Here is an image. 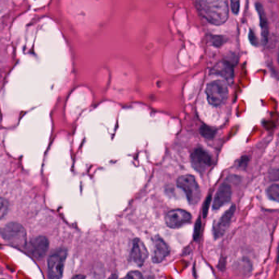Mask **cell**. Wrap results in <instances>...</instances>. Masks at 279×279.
Segmentation results:
<instances>
[{
  "instance_id": "4fadbf2b",
  "label": "cell",
  "mask_w": 279,
  "mask_h": 279,
  "mask_svg": "<svg viewBox=\"0 0 279 279\" xmlns=\"http://www.w3.org/2000/svg\"><path fill=\"white\" fill-rule=\"evenodd\" d=\"M212 73L216 76H221L228 81H233L234 71H233V64L227 60L219 61L212 69Z\"/></svg>"
},
{
  "instance_id": "7a4b0ae2",
  "label": "cell",
  "mask_w": 279,
  "mask_h": 279,
  "mask_svg": "<svg viewBox=\"0 0 279 279\" xmlns=\"http://www.w3.org/2000/svg\"><path fill=\"white\" fill-rule=\"evenodd\" d=\"M1 235L5 242L14 247L23 248L27 245V233L19 223H7L2 228Z\"/></svg>"
},
{
  "instance_id": "7402d4cb",
  "label": "cell",
  "mask_w": 279,
  "mask_h": 279,
  "mask_svg": "<svg viewBox=\"0 0 279 279\" xmlns=\"http://www.w3.org/2000/svg\"><path fill=\"white\" fill-rule=\"evenodd\" d=\"M126 278H130V279H142V275L141 273L138 272V271H132L130 272L126 275Z\"/></svg>"
},
{
  "instance_id": "6da1fadb",
  "label": "cell",
  "mask_w": 279,
  "mask_h": 279,
  "mask_svg": "<svg viewBox=\"0 0 279 279\" xmlns=\"http://www.w3.org/2000/svg\"><path fill=\"white\" fill-rule=\"evenodd\" d=\"M197 7L201 16L211 24L221 26L228 20L227 0H197Z\"/></svg>"
},
{
  "instance_id": "30bf717a",
  "label": "cell",
  "mask_w": 279,
  "mask_h": 279,
  "mask_svg": "<svg viewBox=\"0 0 279 279\" xmlns=\"http://www.w3.org/2000/svg\"><path fill=\"white\" fill-rule=\"evenodd\" d=\"M147 256L148 251L142 241L140 239H135L133 241V247L130 254L133 262L141 267L147 260Z\"/></svg>"
},
{
  "instance_id": "2e32d148",
  "label": "cell",
  "mask_w": 279,
  "mask_h": 279,
  "mask_svg": "<svg viewBox=\"0 0 279 279\" xmlns=\"http://www.w3.org/2000/svg\"><path fill=\"white\" fill-rule=\"evenodd\" d=\"M266 193L269 198L279 202V184H272L268 188Z\"/></svg>"
},
{
  "instance_id": "52a82bcc",
  "label": "cell",
  "mask_w": 279,
  "mask_h": 279,
  "mask_svg": "<svg viewBox=\"0 0 279 279\" xmlns=\"http://www.w3.org/2000/svg\"><path fill=\"white\" fill-rule=\"evenodd\" d=\"M191 220V215L188 211L180 209L169 211L166 216V223L168 227L171 228H180L181 226L189 223Z\"/></svg>"
},
{
  "instance_id": "ffe728a7",
  "label": "cell",
  "mask_w": 279,
  "mask_h": 279,
  "mask_svg": "<svg viewBox=\"0 0 279 279\" xmlns=\"http://www.w3.org/2000/svg\"><path fill=\"white\" fill-rule=\"evenodd\" d=\"M200 233H201V220L198 219L196 223V227H195V231H194V239L197 240L200 237Z\"/></svg>"
},
{
  "instance_id": "484cf974",
  "label": "cell",
  "mask_w": 279,
  "mask_h": 279,
  "mask_svg": "<svg viewBox=\"0 0 279 279\" xmlns=\"http://www.w3.org/2000/svg\"><path fill=\"white\" fill-rule=\"evenodd\" d=\"M278 59H279V55H278Z\"/></svg>"
},
{
  "instance_id": "5bb4252c",
  "label": "cell",
  "mask_w": 279,
  "mask_h": 279,
  "mask_svg": "<svg viewBox=\"0 0 279 279\" xmlns=\"http://www.w3.org/2000/svg\"><path fill=\"white\" fill-rule=\"evenodd\" d=\"M255 8L257 10L259 18H260L263 44H266L268 43V40H269V34H270V28H269V22H268L267 17H266L265 9H264L263 5L261 3L257 2L255 4Z\"/></svg>"
},
{
  "instance_id": "8992f818",
  "label": "cell",
  "mask_w": 279,
  "mask_h": 279,
  "mask_svg": "<svg viewBox=\"0 0 279 279\" xmlns=\"http://www.w3.org/2000/svg\"><path fill=\"white\" fill-rule=\"evenodd\" d=\"M192 166L196 171L204 174L212 165L211 156L201 147L196 148L191 155Z\"/></svg>"
},
{
  "instance_id": "e0dca14e",
  "label": "cell",
  "mask_w": 279,
  "mask_h": 279,
  "mask_svg": "<svg viewBox=\"0 0 279 279\" xmlns=\"http://www.w3.org/2000/svg\"><path fill=\"white\" fill-rule=\"evenodd\" d=\"M225 39L223 36H220V35H214L211 38V42L213 44L214 46L216 48H220L222 46L224 43H225Z\"/></svg>"
},
{
  "instance_id": "d4e9b609",
  "label": "cell",
  "mask_w": 279,
  "mask_h": 279,
  "mask_svg": "<svg viewBox=\"0 0 279 279\" xmlns=\"http://www.w3.org/2000/svg\"><path fill=\"white\" fill-rule=\"evenodd\" d=\"M279 260V251H278V261Z\"/></svg>"
},
{
  "instance_id": "3957f363",
  "label": "cell",
  "mask_w": 279,
  "mask_h": 279,
  "mask_svg": "<svg viewBox=\"0 0 279 279\" xmlns=\"http://www.w3.org/2000/svg\"><path fill=\"white\" fill-rule=\"evenodd\" d=\"M206 94L208 103L214 107L222 105L228 98V88L225 81H215L206 86Z\"/></svg>"
},
{
  "instance_id": "8fae6325",
  "label": "cell",
  "mask_w": 279,
  "mask_h": 279,
  "mask_svg": "<svg viewBox=\"0 0 279 279\" xmlns=\"http://www.w3.org/2000/svg\"><path fill=\"white\" fill-rule=\"evenodd\" d=\"M169 248L162 238L156 237L153 240L152 249V261L154 263H161L169 255Z\"/></svg>"
},
{
  "instance_id": "ba28073f",
  "label": "cell",
  "mask_w": 279,
  "mask_h": 279,
  "mask_svg": "<svg viewBox=\"0 0 279 279\" xmlns=\"http://www.w3.org/2000/svg\"><path fill=\"white\" fill-rule=\"evenodd\" d=\"M235 211V206L233 205L228 211L223 213L220 220L215 223L213 226V233L215 238H221L226 233V231L228 230Z\"/></svg>"
},
{
  "instance_id": "cb8c5ba5",
  "label": "cell",
  "mask_w": 279,
  "mask_h": 279,
  "mask_svg": "<svg viewBox=\"0 0 279 279\" xmlns=\"http://www.w3.org/2000/svg\"><path fill=\"white\" fill-rule=\"evenodd\" d=\"M211 196H209L208 198L206 199V201H205V204H204L203 208V214L204 217H206V215H207V212H208L209 205L211 203Z\"/></svg>"
},
{
  "instance_id": "ac0fdd59",
  "label": "cell",
  "mask_w": 279,
  "mask_h": 279,
  "mask_svg": "<svg viewBox=\"0 0 279 279\" xmlns=\"http://www.w3.org/2000/svg\"><path fill=\"white\" fill-rule=\"evenodd\" d=\"M8 202L5 199H1V219L4 218V216L7 215V211H8Z\"/></svg>"
},
{
  "instance_id": "44dd1931",
  "label": "cell",
  "mask_w": 279,
  "mask_h": 279,
  "mask_svg": "<svg viewBox=\"0 0 279 279\" xmlns=\"http://www.w3.org/2000/svg\"><path fill=\"white\" fill-rule=\"evenodd\" d=\"M270 179L279 180V169H272L270 174Z\"/></svg>"
},
{
  "instance_id": "9c48e42d",
  "label": "cell",
  "mask_w": 279,
  "mask_h": 279,
  "mask_svg": "<svg viewBox=\"0 0 279 279\" xmlns=\"http://www.w3.org/2000/svg\"><path fill=\"white\" fill-rule=\"evenodd\" d=\"M49 246V240L45 237L39 236L30 241L28 251L32 256H34L37 260H40L48 251Z\"/></svg>"
},
{
  "instance_id": "5b68a950",
  "label": "cell",
  "mask_w": 279,
  "mask_h": 279,
  "mask_svg": "<svg viewBox=\"0 0 279 279\" xmlns=\"http://www.w3.org/2000/svg\"><path fill=\"white\" fill-rule=\"evenodd\" d=\"M67 256L65 249H60L52 254L48 259V274L50 279H59L63 275L64 265Z\"/></svg>"
},
{
  "instance_id": "9a60e30c",
  "label": "cell",
  "mask_w": 279,
  "mask_h": 279,
  "mask_svg": "<svg viewBox=\"0 0 279 279\" xmlns=\"http://www.w3.org/2000/svg\"><path fill=\"white\" fill-rule=\"evenodd\" d=\"M200 133H201V136L205 138L206 140H212L216 134V129L208 126V125H201L200 128Z\"/></svg>"
},
{
  "instance_id": "d6986e66",
  "label": "cell",
  "mask_w": 279,
  "mask_h": 279,
  "mask_svg": "<svg viewBox=\"0 0 279 279\" xmlns=\"http://www.w3.org/2000/svg\"><path fill=\"white\" fill-rule=\"evenodd\" d=\"M240 1L241 0H230L231 8L234 14H238L240 10Z\"/></svg>"
},
{
  "instance_id": "603a6c76",
  "label": "cell",
  "mask_w": 279,
  "mask_h": 279,
  "mask_svg": "<svg viewBox=\"0 0 279 279\" xmlns=\"http://www.w3.org/2000/svg\"><path fill=\"white\" fill-rule=\"evenodd\" d=\"M249 39H250V41L253 45L256 46L257 45L258 40L257 38L255 36V33L251 29L250 34H249Z\"/></svg>"
},
{
  "instance_id": "277c9868",
  "label": "cell",
  "mask_w": 279,
  "mask_h": 279,
  "mask_svg": "<svg viewBox=\"0 0 279 279\" xmlns=\"http://www.w3.org/2000/svg\"><path fill=\"white\" fill-rule=\"evenodd\" d=\"M177 185L186 194L189 203L195 205L201 198V190L195 177L186 174L179 177L177 180Z\"/></svg>"
},
{
  "instance_id": "7c38bea8",
  "label": "cell",
  "mask_w": 279,
  "mask_h": 279,
  "mask_svg": "<svg viewBox=\"0 0 279 279\" xmlns=\"http://www.w3.org/2000/svg\"><path fill=\"white\" fill-rule=\"evenodd\" d=\"M231 197H232V189L230 185L226 183L221 184L214 198V210H218L228 203L230 201Z\"/></svg>"
}]
</instances>
